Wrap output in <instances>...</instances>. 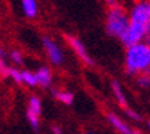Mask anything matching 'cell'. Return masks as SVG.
<instances>
[{"label":"cell","mask_w":150,"mask_h":134,"mask_svg":"<svg viewBox=\"0 0 150 134\" xmlns=\"http://www.w3.org/2000/svg\"><path fill=\"white\" fill-rule=\"evenodd\" d=\"M8 68H10V66L6 63L4 58H0V75L7 78V71H8Z\"/></svg>","instance_id":"obj_17"},{"label":"cell","mask_w":150,"mask_h":134,"mask_svg":"<svg viewBox=\"0 0 150 134\" xmlns=\"http://www.w3.org/2000/svg\"><path fill=\"white\" fill-rule=\"evenodd\" d=\"M124 68L128 75H139L150 70V45L146 41L128 47L124 56Z\"/></svg>","instance_id":"obj_1"},{"label":"cell","mask_w":150,"mask_h":134,"mask_svg":"<svg viewBox=\"0 0 150 134\" xmlns=\"http://www.w3.org/2000/svg\"><path fill=\"white\" fill-rule=\"evenodd\" d=\"M7 78H11L15 84H22V70L17 67H10L7 71Z\"/></svg>","instance_id":"obj_14"},{"label":"cell","mask_w":150,"mask_h":134,"mask_svg":"<svg viewBox=\"0 0 150 134\" xmlns=\"http://www.w3.org/2000/svg\"><path fill=\"white\" fill-rule=\"evenodd\" d=\"M137 84H138V86H141V88H143V89L150 88V74L149 73L137 75Z\"/></svg>","instance_id":"obj_16"},{"label":"cell","mask_w":150,"mask_h":134,"mask_svg":"<svg viewBox=\"0 0 150 134\" xmlns=\"http://www.w3.org/2000/svg\"><path fill=\"white\" fill-rule=\"evenodd\" d=\"M103 3L106 6H108V7H114V6H118V0H103Z\"/></svg>","instance_id":"obj_19"},{"label":"cell","mask_w":150,"mask_h":134,"mask_svg":"<svg viewBox=\"0 0 150 134\" xmlns=\"http://www.w3.org/2000/svg\"><path fill=\"white\" fill-rule=\"evenodd\" d=\"M43 111L41 100L37 96H30L28 101V110H26V119L29 125L32 126L33 130H39L40 127V115Z\"/></svg>","instance_id":"obj_5"},{"label":"cell","mask_w":150,"mask_h":134,"mask_svg":"<svg viewBox=\"0 0 150 134\" xmlns=\"http://www.w3.org/2000/svg\"><path fill=\"white\" fill-rule=\"evenodd\" d=\"M65 40L69 43L70 48L73 49V52L77 55L79 59H80L83 63H86L87 66H92V64H94V60H92V58L90 56V54H88L86 45H84V43H83L79 37L73 36V34H65Z\"/></svg>","instance_id":"obj_7"},{"label":"cell","mask_w":150,"mask_h":134,"mask_svg":"<svg viewBox=\"0 0 150 134\" xmlns=\"http://www.w3.org/2000/svg\"><path fill=\"white\" fill-rule=\"evenodd\" d=\"M128 18L129 23L147 29L150 25V0H137L128 11Z\"/></svg>","instance_id":"obj_3"},{"label":"cell","mask_w":150,"mask_h":134,"mask_svg":"<svg viewBox=\"0 0 150 134\" xmlns=\"http://www.w3.org/2000/svg\"><path fill=\"white\" fill-rule=\"evenodd\" d=\"M51 133L52 134H64V130L61 129V127H59V126H52V127H51Z\"/></svg>","instance_id":"obj_20"},{"label":"cell","mask_w":150,"mask_h":134,"mask_svg":"<svg viewBox=\"0 0 150 134\" xmlns=\"http://www.w3.org/2000/svg\"><path fill=\"white\" fill-rule=\"evenodd\" d=\"M147 127H149V130H150V121H149V123H147Z\"/></svg>","instance_id":"obj_25"},{"label":"cell","mask_w":150,"mask_h":134,"mask_svg":"<svg viewBox=\"0 0 150 134\" xmlns=\"http://www.w3.org/2000/svg\"><path fill=\"white\" fill-rule=\"evenodd\" d=\"M43 47H44V51H46L47 56H48V60L54 66H61L64 63V51L57 44V41H54L51 37H44L43 38Z\"/></svg>","instance_id":"obj_6"},{"label":"cell","mask_w":150,"mask_h":134,"mask_svg":"<svg viewBox=\"0 0 150 134\" xmlns=\"http://www.w3.org/2000/svg\"><path fill=\"white\" fill-rule=\"evenodd\" d=\"M108 121H109V123L112 125V127H113L116 131H118L120 134H128L132 130L131 127H129L120 116L116 115V114H108Z\"/></svg>","instance_id":"obj_9"},{"label":"cell","mask_w":150,"mask_h":134,"mask_svg":"<svg viewBox=\"0 0 150 134\" xmlns=\"http://www.w3.org/2000/svg\"><path fill=\"white\" fill-rule=\"evenodd\" d=\"M22 84H25L26 86H30V88L37 86L35 73H32L30 70H22Z\"/></svg>","instance_id":"obj_13"},{"label":"cell","mask_w":150,"mask_h":134,"mask_svg":"<svg viewBox=\"0 0 150 134\" xmlns=\"http://www.w3.org/2000/svg\"><path fill=\"white\" fill-rule=\"evenodd\" d=\"M149 74H150V70H149Z\"/></svg>","instance_id":"obj_26"},{"label":"cell","mask_w":150,"mask_h":134,"mask_svg":"<svg viewBox=\"0 0 150 134\" xmlns=\"http://www.w3.org/2000/svg\"><path fill=\"white\" fill-rule=\"evenodd\" d=\"M146 33H147V29H146V27L129 23L128 27L125 29V31L123 33V36L120 37V41L123 43V45L125 48H128V47H132V45L139 44L142 41H145Z\"/></svg>","instance_id":"obj_4"},{"label":"cell","mask_w":150,"mask_h":134,"mask_svg":"<svg viewBox=\"0 0 150 134\" xmlns=\"http://www.w3.org/2000/svg\"><path fill=\"white\" fill-rule=\"evenodd\" d=\"M86 134H94V133H92V131H87Z\"/></svg>","instance_id":"obj_24"},{"label":"cell","mask_w":150,"mask_h":134,"mask_svg":"<svg viewBox=\"0 0 150 134\" xmlns=\"http://www.w3.org/2000/svg\"><path fill=\"white\" fill-rule=\"evenodd\" d=\"M112 90H113L114 98L117 100V103L123 108H127L128 107L127 96H125V93H124V90H123V86L120 85L118 81H113V82H112Z\"/></svg>","instance_id":"obj_12"},{"label":"cell","mask_w":150,"mask_h":134,"mask_svg":"<svg viewBox=\"0 0 150 134\" xmlns=\"http://www.w3.org/2000/svg\"><path fill=\"white\" fill-rule=\"evenodd\" d=\"M35 77H36V82L39 86L43 88H48L52 82V73L47 66H40L35 71Z\"/></svg>","instance_id":"obj_8"},{"label":"cell","mask_w":150,"mask_h":134,"mask_svg":"<svg viewBox=\"0 0 150 134\" xmlns=\"http://www.w3.org/2000/svg\"><path fill=\"white\" fill-rule=\"evenodd\" d=\"M145 41L150 45V25H149V27H147V33H146V38H145Z\"/></svg>","instance_id":"obj_21"},{"label":"cell","mask_w":150,"mask_h":134,"mask_svg":"<svg viewBox=\"0 0 150 134\" xmlns=\"http://www.w3.org/2000/svg\"><path fill=\"white\" fill-rule=\"evenodd\" d=\"M8 56H10V59H11V62H13L15 66L23 64V55L19 49H13V51L8 54Z\"/></svg>","instance_id":"obj_15"},{"label":"cell","mask_w":150,"mask_h":134,"mask_svg":"<svg viewBox=\"0 0 150 134\" xmlns=\"http://www.w3.org/2000/svg\"><path fill=\"white\" fill-rule=\"evenodd\" d=\"M6 56V52H4V49L1 48V45H0V58H4Z\"/></svg>","instance_id":"obj_22"},{"label":"cell","mask_w":150,"mask_h":134,"mask_svg":"<svg viewBox=\"0 0 150 134\" xmlns=\"http://www.w3.org/2000/svg\"><path fill=\"white\" fill-rule=\"evenodd\" d=\"M128 134H142V133H141V131H138V130H131Z\"/></svg>","instance_id":"obj_23"},{"label":"cell","mask_w":150,"mask_h":134,"mask_svg":"<svg viewBox=\"0 0 150 134\" xmlns=\"http://www.w3.org/2000/svg\"><path fill=\"white\" fill-rule=\"evenodd\" d=\"M55 100H58L59 103L65 104V105H72L74 101V94L70 90H65V89H55L52 92Z\"/></svg>","instance_id":"obj_11"},{"label":"cell","mask_w":150,"mask_h":134,"mask_svg":"<svg viewBox=\"0 0 150 134\" xmlns=\"http://www.w3.org/2000/svg\"><path fill=\"white\" fill-rule=\"evenodd\" d=\"M21 8L23 15L29 19H33L39 14V4L37 0H21Z\"/></svg>","instance_id":"obj_10"},{"label":"cell","mask_w":150,"mask_h":134,"mask_svg":"<svg viewBox=\"0 0 150 134\" xmlns=\"http://www.w3.org/2000/svg\"><path fill=\"white\" fill-rule=\"evenodd\" d=\"M129 25V18H128V11L121 6H114L108 10L106 14V21H105V27L106 33L112 37H120Z\"/></svg>","instance_id":"obj_2"},{"label":"cell","mask_w":150,"mask_h":134,"mask_svg":"<svg viewBox=\"0 0 150 134\" xmlns=\"http://www.w3.org/2000/svg\"><path fill=\"white\" fill-rule=\"evenodd\" d=\"M125 114L131 118L132 121H137L138 122V121H141V119H142V116L139 115L137 111H134V110H131V108H128V107L125 108Z\"/></svg>","instance_id":"obj_18"}]
</instances>
